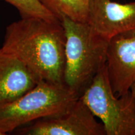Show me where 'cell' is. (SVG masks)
Segmentation results:
<instances>
[{"instance_id":"cell-1","label":"cell","mask_w":135,"mask_h":135,"mask_svg":"<svg viewBox=\"0 0 135 135\" xmlns=\"http://www.w3.org/2000/svg\"><path fill=\"white\" fill-rule=\"evenodd\" d=\"M66 35L61 21L21 18L6 27L2 48L40 81L64 84Z\"/></svg>"},{"instance_id":"cell-2","label":"cell","mask_w":135,"mask_h":135,"mask_svg":"<svg viewBox=\"0 0 135 135\" xmlns=\"http://www.w3.org/2000/svg\"><path fill=\"white\" fill-rule=\"evenodd\" d=\"M66 35L64 84L79 98L106 65L108 40L88 23L63 17Z\"/></svg>"},{"instance_id":"cell-3","label":"cell","mask_w":135,"mask_h":135,"mask_svg":"<svg viewBox=\"0 0 135 135\" xmlns=\"http://www.w3.org/2000/svg\"><path fill=\"white\" fill-rule=\"evenodd\" d=\"M78 98L65 84L40 81L19 98L0 107V131L5 135L40 119L58 115Z\"/></svg>"},{"instance_id":"cell-4","label":"cell","mask_w":135,"mask_h":135,"mask_svg":"<svg viewBox=\"0 0 135 135\" xmlns=\"http://www.w3.org/2000/svg\"><path fill=\"white\" fill-rule=\"evenodd\" d=\"M80 98L101 119L106 135H135V97L130 91L116 97L109 83L106 65Z\"/></svg>"},{"instance_id":"cell-5","label":"cell","mask_w":135,"mask_h":135,"mask_svg":"<svg viewBox=\"0 0 135 135\" xmlns=\"http://www.w3.org/2000/svg\"><path fill=\"white\" fill-rule=\"evenodd\" d=\"M80 98L61 113L44 118L15 131L20 135H106L103 124Z\"/></svg>"},{"instance_id":"cell-6","label":"cell","mask_w":135,"mask_h":135,"mask_svg":"<svg viewBox=\"0 0 135 135\" xmlns=\"http://www.w3.org/2000/svg\"><path fill=\"white\" fill-rule=\"evenodd\" d=\"M106 68L109 83L116 97L129 92L135 81V29L109 39Z\"/></svg>"},{"instance_id":"cell-7","label":"cell","mask_w":135,"mask_h":135,"mask_svg":"<svg viewBox=\"0 0 135 135\" xmlns=\"http://www.w3.org/2000/svg\"><path fill=\"white\" fill-rule=\"evenodd\" d=\"M87 23L104 38L135 29V0L119 3L111 0H89Z\"/></svg>"},{"instance_id":"cell-8","label":"cell","mask_w":135,"mask_h":135,"mask_svg":"<svg viewBox=\"0 0 135 135\" xmlns=\"http://www.w3.org/2000/svg\"><path fill=\"white\" fill-rule=\"evenodd\" d=\"M39 81L19 59L0 48V107L19 98Z\"/></svg>"},{"instance_id":"cell-9","label":"cell","mask_w":135,"mask_h":135,"mask_svg":"<svg viewBox=\"0 0 135 135\" xmlns=\"http://www.w3.org/2000/svg\"><path fill=\"white\" fill-rule=\"evenodd\" d=\"M59 20L63 17L87 23L89 0H40Z\"/></svg>"},{"instance_id":"cell-10","label":"cell","mask_w":135,"mask_h":135,"mask_svg":"<svg viewBox=\"0 0 135 135\" xmlns=\"http://www.w3.org/2000/svg\"><path fill=\"white\" fill-rule=\"evenodd\" d=\"M18 10L21 18H39L48 21H60L40 0H3Z\"/></svg>"},{"instance_id":"cell-11","label":"cell","mask_w":135,"mask_h":135,"mask_svg":"<svg viewBox=\"0 0 135 135\" xmlns=\"http://www.w3.org/2000/svg\"><path fill=\"white\" fill-rule=\"evenodd\" d=\"M130 91L135 97V81L133 83V84L131 85V86L130 88Z\"/></svg>"},{"instance_id":"cell-12","label":"cell","mask_w":135,"mask_h":135,"mask_svg":"<svg viewBox=\"0 0 135 135\" xmlns=\"http://www.w3.org/2000/svg\"><path fill=\"white\" fill-rule=\"evenodd\" d=\"M0 135H4V134H3V133L1 132V131H0Z\"/></svg>"}]
</instances>
